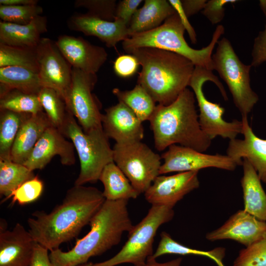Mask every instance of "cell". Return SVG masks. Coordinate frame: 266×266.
I'll return each instance as SVG.
<instances>
[{
	"label": "cell",
	"instance_id": "cell-1",
	"mask_svg": "<svg viewBox=\"0 0 266 266\" xmlns=\"http://www.w3.org/2000/svg\"><path fill=\"white\" fill-rule=\"evenodd\" d=\"M105 200L97 188L74 185L50 212H34L27 221L28 231L35 242L49 251L59 248L89 224Z\"/></svg>",
	"mask_w": 266,
	"mask_h": 266
},
{
	"label": "cell",
	"instance_id": "cell-49",
	"mask_svg": "<svg viewBox=\"0 0 266 266\" xmlns=\"http://www.w3.org/2000/svg\"><path fill=\"white\" fill-rule=\"evenodd\" d=\"M78 266H94V264L92 263H86Z\"/></svg>",
	"mask_w": 266,
	"mask_h": 266
},
{
	"label": "cell",
	"instance_id": "cell-3",
	"mask_svg": "<svg viewBox=\"0 0 266 266\" xmlns=\"http://www.w3.org/2000/svg\"><path fill=\"white\" fill-rule=\"evenodd\" d=\"M142 67L137 84L158 104L168 105L189 86L195 65L187 58L160 49L143 47L127 53Z\"/></svg>",
	"mask_w": 266,
	"mask_h": 266
},
{
	"label": "cell",
	"instance_id": "cell-33",
	"mask_svg": "<svg viewBox=\"0 0 266 266\" xmlns=\"http://www.w3.org/2000/svg\"><path fill=\"white\" fill-rule=\"evenodd\" d=\"M0 109L36 114L43 111L37 94L11 90L0 96Z\"/></svg>",
	"mask_w": 266,
	"mask_h": 266
},
{
	"label": "cell",
	"instance_id": "cell-25",
	"mask_svg": "<svg viewBox=\"0 0 266 266\" xmlns=\"http://www.w3.org/2000/svg\"><path fill=\"white\" fill-rule=\"evenodd\" d=\"M175 12L168 0H145L143 6L136 11L128 26L130 36L159 27Z\"/></svg>",
	"mask_w": 266,
	"mask_h": 266
},
{
	"label": "cell",
	"instance_id": "cell-21",
	"mask_svg": "<svg viewBox=\"0 0 266 266\" xmlns=\"http://www.w3.org/2000/svg\"><path fill=\"white\" fill-rule=\"evenodd\" d=\"M36 243L19 223L11 230L0 227V266H30Z\"/></svg>",
	"mask_w": 266,
	"mask_h": 266
},
{
	"label": "cell",
	"instance_id": "cell-41",
	"mask_svg": "<svg viewBox=\"0 0 266 266\" xmlns=\"http://www.w3.org/2000/svg\"><path fill=\"white\" fill-rule=\"evenodd\" d=\"M142 1V0H123L120 1L116 5L115 19L121 20L128 27L133 15Z\"/></svg>",
	"mask_w": 266,
	"mask_h": 266
},
{
	"label": "cell",
	"instance_id": "cell-24",
	"mask_svg": "<svg viewBox=\"0 0 266 266\" xmlns=\"http://www.w3.org/2000/svg\"><path fill=\"white\" fill-rule=\"evenodd\" d=\"M243 174L240 183L244 210L257 219L266 222V193L257 172L245 159H243Z\"/></svg>",
	"mask_w": 266,
	"mask_h": 266
},
{
	"label": "cell",
	"instance_id": "cell-4",
	"mask_svg": "<svg viewBox=\"0 0 266 266\" xmlns=\"http://www.w3.org/2000/svg\"><path fill=\"white\" fill-rule=\"evenodd\" d=\"M194 93L187 88L171 104H158L149 122L155 148L162 151L174 144L204 152L211 140L201 130Z\"/></svg>",
	"mask_w": 266,
	"mask_h": 266
},
{
	"label": "cell",
	"instance_id": "cell-36",
	"mask_svg": "<svg viewBox=\"0 0 266 266\" xmlns=\"http://www.w3.org/2000/svg\"><path fill=\"white\" fill-rule=\"evenodd\" d=\"M233 266H266V234L257 242L241 250Z\"/></svg>",
	"mask_w": 266,
	"mask_h": 266
},
{
	"label": "cell",
	"instance_id": "cell-9",
	"mask_svg": "<svg viewBox=\"0 0 266 266\" xmlns=\"http://www.w3.org/2000/svg\"><path fill=\"white\" fill-rule=\"evenodd\" d=\"M208 81L213 82L219 89L224 99L228 100L223 84L212 71L196 66L189 86L194 93L199 107V121L200 128L211 140L218 136L229 140L235 138L237 135L242 134V121L233 120L228 122L223 119L225 108L220 104L209 101L204 94L203 86Z\"/></svg>",
	"mask_w": 266,
	"mask_h": 266
},
{
	"label": "cell",
	"instance_id": "cell-18",
	"mask_svg": "<svg viewBox=\"0 0 266 266\" xmlns=\"http://www.w3.org/2000/svg\"><path fill=\"white\" fill-rule=\"evenodd\" d=\"M105 111L102 126L109 138L119 144L141 141L143 138L142 122L126 104L119 101Z\"/></svg>",
	"mask_w": 266,
	"mask_h": 266
},
{
	"label": "cell",
	"instance_id": "cell-11",
	"mask_svg": "<svg viewBox=\"0 0 266 266\" xmlns=\"http://www.w3.org/2000/svg\"><path fill=\"white\" fill-rule=\"evenodd\" d=\"M97 74L73 68L70 85L64 97L67 111L85 132L102 128L101 104L93 93Z\"/></svg>",
	"mask_w": 266,
	"mask_h": 266
},
{
	"label": "cell",
	"instance_id": "cell-32",
	"mask_svg": "<svg viewBox=\"0 0 266 266\" xmlns=\"http://www.w3.org/2000/svg\"><path fill=\"white\" fill-rule=\"evenodd\" d=\"M37 96L51 125L61 131L68 112L64 99L56 91L46 87H42Z\"/></svg>",
	"mask_w": 266,
	"mask_h": 266
},
{
	"label": "cell",
	"instance_id": "cell-43",
	"mask_svg": "<svg viewBox=\"0 0 266 266\" xmlns=\"http://www.w3.org/2000/svg\"><path fill=\"white\" fill-rule=\"evenodd\" d=\"M168 1L178 14L182 25L188 33L191 42L193 44L196 43L197 42V34L188 20V17L184 10L181 1L180 0H168Z\"/></svg>",
	"mask_w": 266,
	"mask_h": 266
},
{
	"label": "cell",
	"instance_id": "cell-5",
	"mask_svg": "<svg viewBox=\"0 0 266 266\" xmlns=\"http://www.w3.org/2000/svg\"><path fill=\"white\" fill-rule=\"evenodd\" d=\"M185 30L175 12L159 27L145 32L131 35L122 41V47L127 53L139 48L151 47L172 52L190 60L195 66L213 70L212 52L219 39L225 32L223 25H218L213 33L209 44L200 49L191 48L185 39Z\"/></svg>",
	"mask_w": 266,
	"mask_h": 266
},
{
	"label": "cell",
	"instance_id": "cell-13",
	"mask_svg": "<svg viewBox=\"0 0 266 266\" xmlns=\"http://www.w3.org/2000/svg\"><path fill=\"white\" fill-rule=\"evenodd\" d=\"M35 52L42 86L53 89L63 99L71 82V66L49 38H41Z\"/></svg>",
	"mask_w": 266,
	"mask_h": 266
},
{
	"label": "cell",
	"instance_id": "cell-8",
	"mask_svg": "<svg viewBox=\"0 0 266 266\" xmlns=\"http://www.w3.org/2000/svg\"><path fill=\"white\" fill-rule=\"evenodd\" d=\"M217 45L212 56L213 70L226 83L241 116H247L259 100L258 96L250 86L252 66L240 60L227 38L219 40Z\"/></svg>",
	"mask_w": 266,
	"mask_h": 266
},
{
	"label": "cell",
	"instance_id": "cell-27",
	"mask_svg": "<svg viewBox=\"0 0 266 266\" xmlns=\"http://www.w3.org/2000/svg\"><path fill=\"white\" fill-rule=\"evenodd\" d=\"M99 180L103 185V195L106 200L135 199L139 195L122 171L114 162L103 169Z\"/></svg>",
	"mask_w": 266,
	"mask_h": 266
},
{
	"label": "cell",
	"instance_id": "cell-6",
	"mask_svg": "<svg viewBox=\"0 0 266 266\" xmlns=\"http://www.w3.org/2000/svg\"><path fill=\"white\" fill-rule=\"evenodd\" d=\"M61 132L71 140L79 160L80 172L74 185L97 182L104 167L114 162L113 148L102 127L85 132L68 112Z\"/></svg>",
	"mask_w": 266,
	"mask_h": 266
},
{
	"label": "cell",
	"instance_id": "cell-26",
	"mask_svg": "<svg viewBox=\"0 0 266 266\" xmlns=\"http://www.w3.org/2000/svg\"><path fill=\"white\" fill-rule=\"evenodd\" d=\"M42 87L38 72L20 66L0 67V96L11 90L37 95Z\"/></svg>",
	"mask_w": 266,
	"mask_h": 266
},
{
	"label": "cell",
	"instance_id": "cell-31",
	"mask_svg": "<svg viewBox=\"0 0 266 266\" xmlns=\"http://www.w3.org/2000/svg\"><path fill=\"white\" fill-rule=\"evenodd\" d=\"M0 110V159L10 160L14 140L24 121L30 114Z\"/></svg>",
	"mask_w": 266,
	"mask_h": 266
},
{
	"label": "cell",
	"instance_id": "cell-44",
	"mask_svg": "<svg viewBox=\"0 0 266 266\" xmlns=\"http://www.w3.org/2000/svg\"><path fill=\"white\" fill-rule=\"evenodd\" d=\"M49 250L36 243L30 266H54L51 262Z\"/></svg>",
	"mask_w": 266,
	"mask_h": 266
},
{
	"label": "cell",
	"instance_id": "cell-46",
	"mask_svg": "<svg viewBox=\"0 0 266 266\" xmlns=\"http://www.w3.org/2000/svg\"><path fill=\"white\" fill-rule=\"evenodd\" d=\"M182 261V259L180 257L165 263H159L156 260L148 259L145 263L133 266H181Z\"/></svg>",
	"mask_w": 266,
	"mask_h": 266
},
{
	"label": "cell",
	"instance_id": "cell-16",
	"mask_svg": "<svg viewBox=\"0 0 266 266\" xmlns=\"http://www.w3.org/2000/svg\"><path fill=\"white\" fill-rule=\"evenodd\" d=\"M55 42L72 67L85 72L96 74L107 59L104 48L81 37L61 35Z\"/></svg>",
	"mask_w": 266,
	"mask_h": 266
},
{
	"label": "cell",
	"instance_id": "cell-14",
	"mask_svg": "<svg viewBox=\"0 0 266 266\" xmlns=\"http://www.w3.org/2000/svg\"><path fill=\"white\" fill-rule=\"evenodd\" d=\"M198 173L191 171L159 175L144 193L145 200L152 205L173 208L185 196L199 187Z\"/></svg>",
	"mask_w": 266,
	"mask_h": 266
},
{
	"label": "cell",
	"instance_id": "cell-23",
	"mask_svg": "<svg viewBox=\"0 0 266 266\" xmlns=\"http://www.w3.org/2000/svg\"><path fill=\"white\" fill-rule=\"evenodd\" d=\"M47 18L38 16L26 25L1 21L0 43L4 45L34 49L39 44L41 34L47 31Z\"/></svg>",
	"mask_w": 266,
	"mask_h": 266
},
{
	"label": "cell",
	"instance_id": "cell-48",
	"mask_svg": "<svg viewBox=\"0 0 266 266\" xmlns=\"http://www.w3.org/2000/svg\"><path fill=\"white\" fill-rule=\"evenodd\" d=\"M260 6L265 14L266 15V0H261L259 1Z\"/></svg>",
	"mask_w": 266,
	"mask_h": 266
},
{
	"label": "cell",
	"instance_id": "cell-2",
	"mask_svg": "<svg viewBox=\"0 0 266 266\" xmlns=\"http://www.w3.org/2000/svg\"><path fill=\"white\" fill-rule=\"evenodd\" d=\"M127 205L128 200H105L90 221V231L71 249L64 252L57 248L50 251L53 265L78 266L118 244L124 233H129L134 226Z\"/></svg>",
	"mask_w": 266,
	"mask_h": 266
},
{
	"label": "cell",
	"instance_id": "cell-22",
	"mask_svg": "<svg viewBox=\"0 0 266 266\" xmlns=\"http://www.w3.org/2000/svg\"><path fill=\"white\" fill-rule=\"evenodd\" d=\"M51 126L43 111L30 114L24 121L14 140L10 160L24 165L42 134Z\"/></svg>",
	"mask_w": 266,
	"mask_h": 266
},
{
	"label": "cell",
	"instance_id": "cell-28",
	"mask_svg": "<svg viewBox=\"0 0 266 266\" xmlns=\"http://www.w3.org/2000/svg\"><path fill=\"white\" fill-rule=\"evenodd\" d=\"M160 236L157 249L148 260H156L158 257L166 254L195 255L209 258L214 261L218 266H225L223 260L225 256L226 250L224 247H217L211 250L203 251L182 245L173 239L166 232H162Z\"/></svg>",
	"mask_w": 266,
	"mask_h": 266
},
{
	"label": "cell",
	"instance_id": "cell-35",
	"mask_svg": "<svg viewBox=\"0 0 266 266\" xmlns=\"http://www.w3.org/2000/svg\"><path fill=\"white\" fill-rule=\"evenodd\" d=\"M42 13V7L37 4L0 5V18L2 21L8 23L26 25Z\"/></svg>",
	"mask_w": 266,
	"mask_h": 266
},
{
	"label": "cell",
	"instance_id": "cell-15",
	"mask_svg": "<svg viewBox=\"0 0 266 266\" xmlns=\"http://www.w3.org/2000/svg\"><path fill=\"white\" fill-rule=\"evenodd\" d=\"M74 151L71 141L51 126L42 134L24 165L33 171L42 169L53 157L58 156L63 165L72 166L75 163Z\"/></svg>",
	"mask_w": 266,
	"mask_h": 266
},
{
	"label": "cell",
	"instance_id": "cell-42",
	"mask_svg": "<svg viewBox=\"0 0 266 266\" xmlns=\"http://www.w3.org/2000/svg\"><path fill=\"white\" fill-rule=\"evenodd\" d=\"M251 55L250 65L252 66H259L266 62V24L265 29L259 33L254 40Z\"/></svg>",
	"mask_w": 266,
	"mask_h": 266
},
{
	"label": "cell",
	"instance_id": "cell-10",
	"mask_svg": "<svg viewBox=\"0 0 266 266\" xmlns=\"http://www.w3.org/2000/svg\"><path fill=\"white\" fill-rule=\"evenodd\" d=\"M113 151L114 162L139 194H144L160 175L161 156L141 141L115 143Z\"/></svg>",
	"mask_w": 266,
	"mask_h": 266
},
{
	"label": "cell",
	"instance_id": "cell-40",
	"mask_svg": "<svg viewBox=\"0 0 266 266\" xmlns=\"http://www.w3.org/2000/svg\"><path fill=\"white\" fill-rule=\"evenodd\" d=\"M139 64L137 59L131 54L122 55L115 60L113 69L118 76L129 78L137 71Z\"/></svg>",
	"mask_w": 266,
	"mask_h": 266
},
{
	"label": "cell",
	"instance_id": "cell-47",
	"mask_svg": "<svg viewBox=\"0 0 266 266\" xmlns=\"http://www.w3.org/2000/svg\"><path fill=\"white\" fill-rule=\"evenodd\" d=\"M37 0H0V5H25L37 4Z\"/></svg>",
	"mask_w": 266,
	"mask_h": 266
},
{
	"label": "cell",
	"instance_id": "cell-30",
	"mask_svg": "<svg viewBox=\"0 0 266 266\" xmlns=\"http://www.w3.org/2000/svg\"><path fill=\"white\" fill-rule=\"evenodd\" d=\"M35 176L33 171L24 165L11 160L0 159V194L5 199L25 182Z\"/></svg>",
	"mask_w": 266,
	"mask_h": 266
},
{
	"label": "cell",
	"instance_id": "cell-38",
	"mask_svg": "<svg viewBox=\"0 0 266 266\" xmlns=\"http://www.w3.org/2000/svg\"><path fill=\"white\" fill-rule=\"evenodd\" d=\"M117 3L115 0H77L75 7H84L88 13L102 19L113 21Z\"/></svg>",
	"mask_w": 266,
	"mask_h": 266
},
{
	"label": "cell",
	"instance_id": "cell-20",
	"mask_svg": "<svg viewBox=\"0 0 266 266\" xmlns=\"http://www.w3.org/2000/svg\"><path fill=\"white\" fill-rule=\"evenodd\" d=\"M67 26L71 30L98 37L108 47H115L118 42L130 36L128 27L121 20L115 18L108 21L88 12L73 14L67 21Z\"/></svg>",
	"mask_w": 266,
	"mask_h": 266
},
{
	"label": "cell",
	"instance_id": "cell-39",
	"mask_svg": "<svg viewBox=\"0 0 266 266\" xmlns=\"http://www.w3.org/2000/svg\"><path fill=\"white\" fill-rule=\"evenodd\" d=\"M237 0H207L201 11L212 24H217L222 21L225 16V5L228 3H234Z\"/></svg>",
	"mask_w": 266,
	"mask_h": 266
},
{
	"label": "cell",
	"instance_id": "cell-45",
	"mask_svg": "<svg viewBox=\"0 0 266 266\" xmlns=\"http://www.w3.org/2000/svg\"><path fill=\"white\" fill-rule=\"evenodd\" d=\"M184 10L189 17L198 13L204 8L206 0H181Z\"/></svg>",
	"mask_w": 266,
	"mask_h": 266
},
{
	"label": "cell",
	"instance_id": "cell-34",
	"mask_svg": "<svg viewBox=\"0 0 266 266\" xmlns=\"http://www.w3.org/2000/svg\"><path fill=\"white\" fill-rule=\"evenodd\" d=\"M20 66L38 73L35 48L14 47L0 43V67Z\"/></svg>",
	"mask_w": 266,
	"mask_h": 266
},
{
	"label": "cell",
	"instance_id": "cell-19",
	"mask_svg": "<svg viewBox=\"0 0 266 266\" xmlns=\"http://www.w3.org/2000/svg\"><path fill=\"white\" fill-rule=\"evenodd\" d=\"M247 116H242L243 139L230 140L227 155L242 166L246 159L258 173L262 182L266 184V139L257 136L249 124Z\"/></svg>",
	"mask_w": 266,
	"mask_h": 266
},
{
	"label": "cell",
	"instance_id": "cell-37",
	"mask_svg": "<svg viewBox=\"0 0 266 266\" xmlns=\"http://www.w3.org/2000/svg\"><path fill=\"white\" fill-rule=\"evenodd\" d=\"M43 183L37 176L25 182L16 189L11 194L13 203L17 202L24 205L37 200L41 195Z\"/></svg>",
	"mask_w": 266,
	"mask_h": 266
},
{
	"label": "cell",
	"instance_id": "cell-29",
	"mask_svg": "<svg viewBox=\"0 0 266 266\" xmlns=\"http://www.w3.org/2000/svg\"><path fill=\"white\" fill-rule=\"evenodd\" d=\"M112 93L119 101L129 107L142 122L149 120L156 108V102L141 85L137 84L131 90L114 88Z\"/></svg>",
	"mask_w": 266,
	"mask_h": 266
},
{
	"label": "cell",
	"instance_id": "cell-17",
	"mask_svg": "<svg viewBox=\"0 0 266 266\" xmlns=\"http://www.w3.org/2000/svg\"><path fill=\"white\" fill-rule=\"evenodd\" d=\"M266 234V222L239 210L220 227L208 233L205 237L210 241L230 239L249 246Z\"/></svg>",
	"mask_w": 266,
	"mask_h": 266
},
{
	"label": "cell",
	"instance_id": "cell-12",
	"mask_svg": "<svg viewBox=\"0 0 266 266\" xmlns=\"http://www.w3.org/2000/svg\"><path fill=\"white\" fill-rule=\"evenodd\" d=\"M161 158L164 162L160 169V175L173 172L199 171L208 167L233 171L238 166L227 155L207 154L177 144L169 146Z\"/></svg>",
	"mask_w": 266,
	"mask_h": 266
},
{
	"label": "cell",
	"instance_id": "cell-7",
	"mask_svg": "<svg viewBox=\"0 0 266 266\" xmlns=\"http://www.w3.org/2000/svg\"><path fill=\"white\" fill-rule=\"evenodd\" d=\"M173 208L152 205L146 215L128 233V239L122 249L111 258L94 266H116L123 264L136 266L145 263L154 253L153 246L159 227L171 221Z\"/></svg>",
	"mask_w": 266,
	"mask_h": 266
}]
</instances>
